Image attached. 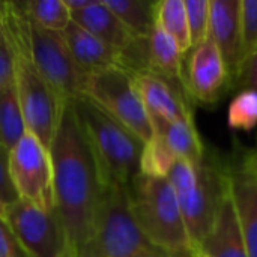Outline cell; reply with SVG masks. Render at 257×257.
<instances>
[{"label": "cell", "mask_w": 257, "mask_h": 257, "mask_svg": "<svg viewBox=\"0 0 257 257\" xmlns=\"http://www.w3.org/2000/svg\"><path fill=\"white\" fill-rule=\"evenodd\" d=\"M50 152L54 167L56 209L75 257L92 233L105 185L71 101L65 107Z\"/></svg>", "instance_id": "obj_1"}, {"label": "cell", "mask_w": 257, "mask_h": 257, "mask_svg": "<svg viewBox=\"0 0 257 257\" xmlns=\"http://www.w3.org/2000/svg\"><path fill=\"white\" fill-rule=\"evenodd\" d=\"M96 161L102 184L128 187L140 175L145 143L90 99L71 101Z\"/></svg>", "instance_id": "obj_2"}, {"label": "cell", "mask_w": 257, "mask_h": 257, "mask_svg": "<svg viewBox=\"0 0 257 257\" xmlns=\"http://www.w3.org/2000/svg\"><path fill=\"white\" fill-rule=\"evenodd\" d=\"M126 188L134 220L154 247L173 257H193L197 253L167 178L139 175Z\"/></svg>", "instance_id": "obj_3"}, {"label": "cell", "mask_w": 257, "mask_h": 257, "mask_svg": "<svg viewBox=\"0 0 257 257\" xmlns=\"http://www.w3.org/2000/svg\"><path fill=\"white\" fill-rule=\"evenodd\" d=\"M167 179L176 193L191 242L199 251L220 202L229 193L227 164L206 151L199 164L176 160Z\"/></svg>", "instance_id": "obj_4"}, {"label": "cell", "mask_w": 257, "mask_h": 257, "mask_svg": "<svg viewBox=\"0 0 257 257\" xmlns=\"http://www.w3.org/2000/svg\"><path fill=\"white\" fill-rule=\"evenodd\" d=\"M5 29L15 53V92L26 128L50 149L69 101H65L35 66L11 2Z\"/></svg>", "instance_id": "obj_5"}, {"label": "cell", "mask_w": 257, "mask_h": 257, "mask_svg": "<svg viewBox=\"0 0 257 257\" xmlns=\"http://www.w3.org/2000/svg\"><path fill=\"white\" fill-rule=\"evenodd\" d=\"M151 247L131 212L128 188L107 185L92 233L75 257H134Z\"/></svg>", "instance_id": "obj_6"}, {"label": "cell", "mask_w": 257, "mask_h": 257, "mask_svg": "<svg viewBox=\"0 0 257 257\" xmlns=\"http://www.w3.org/2000/svg\"><path fill=\"white\" fill-rule=\"evenodd\" d=\"M29 53L39 74L65 99L74 101L84 95L87 75L75 63L60 32L41 29L30 23L17 3H12Z\"/></svg>", "instance_id": "obj_7"}, {"label": "cell", "mask_w": 257, "mask_h": 257, "mask_svg": "<svg viewBox=\"0 0 257 257\" xmlns=\"http://www.w3.org/2000/svg\"><path fill=\"white\" fill-rule=\"evenodd\" d=\"M83 96L130 130L143 143L154 139L152 120L140 96L136 77L123 68L113 66L89 75Z\"/></svg>", "instance_id": "obj_8"}, {"label": "cell", "mask_w": 257, "mask_h": 257, "mask_svg": "<svg viewBox=\"0 0 257 257\" xmlns=\"http://www.w3.org/2000/svg\"><path fill=\"white\" fill-rule=\"evenodd\" d=\"M9 176L20 200L42 211L56 209L51 152L29 131L9 151Z\"/></svg>", "instance_id": "obj_9"}, {"label": "cell", "mask_w": 257, "mask_h": 257, "mask_svg": "<svg viewBox=\"0 0 257 257\" xmlns=\"http://www.w3.org/2000/svg\"><path fill=\"white\" fill-rule=\"evenodd\" d=\"M5 220L30 257H72L57 209L42 211L18 199L8 206Z\"/></svg>", "instance_id": "obj_10"}, {"label": "cell", "mask_w": 257, "mask_h": 257, "mask_svg": "<svg viewBox=\"0 0 257 257\" xmlns=\"http://www.w3.org/2000/svg\"><path fill=\"white\" fill-rule=\"evenodd\" d=\"M184 80L191 99L203 104L218 101L232 84L223 56L211 39L187 53V72L184 74Z\"/></svg>", "instance_id": "obj_11"}, {"label": "cell", "mask_w": 257, "mask_h": 257, "mask_svg": "<svg viewBox=\"0 0 257 257\" xmlns=\"http://www.w3.org/2000/svg\"><path fill=\"white\" fill-rule=\"evenodd\" d=\"M227 176L247 254L257 257V164L254 154H245L236 161L229 163Z\"/></svg>", "instance_id": "obj_12"}, {"label": "cell", "mask_w": 257, "mask_h": 257, "mask_svg": "<svg viewBox=\"0 0 257 257\" xmlns=\"http://www.w3.org/2000/svg\"><path fill=\"white\" fill-rule=\"evenodd\" d=\"M209 39L221 53L232 83L239 81L244 65L241 0H211Z\"/></svg>", "instance_id": "obj_13"}, {"label": "cell", "mask_w": 257, "mask_h": 257, "mask_svg": "<svg viewBox=\"0 0 257 257\" xmlns=\"http://www.w3.org/2000/svg\"><path fill=\"white\" fill-rule=\"evenodd\" d=\"M134 77L151 119H163L167 122L194 120L190 105L191 96L185 86L154 74Z\"/></svg>", "instance_id": "obj_14"}, {"label": "cell", "mask_w": 257, "mask_h": 257, "mask_svg": "<svg viewBox=\"0 0 257 257\" xmlns=\"http://www.w3.org/2000/svg\"><path fill=\"white\" fill-rule=\"evenodd\" d=\"M199 253L206 257H248L230 187L218 205L212 227L202 242Z\"/></svg>", "instance_id": "obj_15"}, {"label": "cell", "mask_w": 257, "mask_h": 257, "mask_svg": "<svg viewBox=\"0 0 257 257\" xmlns=\"http://www.w3.org/2000/svg\"><path fill=\"white\" fill-rule=\"evenodd\" d=\"M63 38L75 63L87 77L113 66H120V53L117 50L90 35L74 21L63 32Z\"/></svg>", "instance_id": "obj_16"}, {"label": "cell", "mask_w": 257, "mask_h": 257, "mask_svg": "<svg viewBox=\"0 0 257 257\" xmlns=\"http://www.w3.org/2000/svg\"><path fill=\"white\" fill-rule=\"evenodd\" d=\"M72 21L119 53H122L134 39L104 0H93L89 8L72 14Z\"/></svg>", "instance_id": "obj_17"}, {"label": "cell", "mask_w": 257, "mask_h": 257, "mask_svg": "<svg viewBox=\"0 0 257 257\" xmlns=\"http://www.w3.org/2000/svg\"><path fill=\"white\" fill-rule=\"evenodd\" d=\"M154 133L173 152L178 160L199 164L206 154V148L200 140L194 120L167 122L163 119H151Z\"/></svg>", "instance_id": "obj_18"}, {"label": "cell", "mask_w": 257, "mask_h": 257, "mask_svg": "<svg viewBox=\"0 0 257 257\" xmlns=\"http://www.w3.org/2000/svg\"><path fill=\"white\" fill-rule=\"evenodd\" d=\"M149 39L151 74L167 78L173 83L185 86L184 80V53L173 38L163 29L155 26Z\"/></svg>", "instance_id": "obj_19"}, {"label": "cell", "mask_w": 257, "mask_h": 257, "mask_svg": "<svg viewBox=\"0 0 257 257\" xmlns=\"http://www.w3.org/2000/svg\"><path fill=\"white\" fill-rule=\"evenodd\" d=\"M134 38H148L155 29V2L104 0Z\"/></svg>", "instance_id": "obj_20"}, {"label": "cell", "mask_w": 257, "mask_h": 257, "mask_svg": "<svg viewBox=\"0 0 257 257\" xmlns=\"http://www.w3.org/2000/svg\"><path fill=\"white\" fill-rule=\"evenodd\" d=\"M155 24L175 39L184 54L191 50L188 17L184 0L155 2Z\"/></svg>", "instance_id": "obj_21"}, {"label": "cell", "mask_w": 257, "mask_h": 257, "mask_svg": "<svg viewBox=\"0 0 257 257\" xmlns=\"http://www.w3.org/2000/svg\"><path fill=\"white\" fill-rule=\"evenodd\" d=\"M21 12L35 26L63 33L72 23V15L63 0H41V2H15Z\"/></svg>", "instance_id": "obj_22"}, {"label": "cell", "mask_w": 257, "mask_h": 257, "mask_svg": "<svg viewBox=\"0 0 257 257\" xmlns=\"http://www.w3.org/2000/svg\"><path fill=\"white\" fill-rule=\"evenodd\" d=\"M27 128L15 92V86L0 93V145L11 151Z\"/></svg>", "instance_id": "obj_23"}, {"label": "cell", "mask_w": 257, "mask_h": 257, "mask_svg": "<svg viewBox=\"0 0 257 257\" xmlns=\"http://www.w3.org/2000/svg\"><path fill=\"white\" fill-rule=\"evenodd\" d=\"M176 160L178 158L166 146V143L160 137L154 136V139L143 146L140 175L149 178H167Z\"/></svg>", "instance_id": "obj_24"}, {"label": "cell", "mask_w": 257, "mask_h": 257, "mask_svg": "<svg viewBox=\"0 0 257 257\" xmlns=\"http://www.w3.org/2000/svg\"><path fill=\"white\" fill-rule=\"evenodd\" d=\"M227 123L232 130L251 131L257 126V92L244 89L229 105Z\"/></svg>", "instance_id": "obj_25"}, {"label": "cell", "mask_w": 257, "mask_h": 257, "mask_svg": "<svg viewBox=\"0 0 257 257\" xmlns=\"http://www.w3.org/2000/svg\"><path fill=\"white\" fill-rule=\"evenodd\" d=\"M184 2L188 17L191 48H196L209 39L211 0H184Z\"/></svg>", "instance_id": "obj_26"}, {"label": "cell", "mask_w": 257, "mask_h": 257, "mask_svg": "<svg viewBox=\"0 0 257 257\" xmlns=\"http://www.w3.org/2000/svg\"><path fill=\"white\" fill-rule=\"evenodd\" d=\"M241 30L242 60L245 65L257 51V0H241Z\"/></svg>", "instance_id": "obj_27"}, {"label": "cell", "mask_w": 257, "mask_h": 257, "mask_svg": "<svg viewBox=\"0 0 257 257\" xmlns=\"http://www.w3.org/2000/svg\"><path fill=\"white\" fill-rule=\"evenodd\" d=\"M15 86V53L11 38L3 29L0 32V93Z\"/></svg>", "instance_id": "obj_28"}, {"label": "cell", "mask_w": 257, "mask_h": 257, "mask_svg": "<svg viewBox=\"0 0 257 257\" xmlns=\"http://www.w3.org/2000/svg\"><path fill=\"white\" fill-rule=\"evenodd\" d=\"M0 200L8 208L18 200L9 176V151L0 145Z\"/></svg>", "instance_id": "obj_29"}, {"label": "cell", "mask_w": 257, "mask_h": 257, "mask_svg": "<svg viewBox=\"0 0 257 257\" xmlns=\"http://www.w3.org/2000/svg\"><path fill=\"white\" fill-rule=\"evenodd\" d=\"M0 257H30L5 218H0Z\"/></svg>", "instance_id": "obj_30"}, {"label": "cell", "mask_w": 257, "mask_h": 257, "mask_svg": "<svg viewBox=\"0 0 257 257\" xmlns=\"http://www.w3.org/2000/svg\"><path fill=\"white\" fill-rule=\"evenodd\" d=\"M239 81H242L247 89H253L257 92V53L245 62Z\"/></svg>", "instance_id": "obj_31"}, {"label": "cell", "mask_w": 257, "mask_h": 257, "mask_svg": "<svg viewBox=\"0 0 257 257\" xmlns=\"http://www.w3.org/2000/svg\"><path fill=\"white\" fill-rule=\"evenodd\" d=\"M63 2H65L66 8L69 9L71 15L75 14V12H80V11L86 9V8H89L93 3V0H63Z\"/></svg>", "instance_id": "obj_32"}, {"label": "cell", "mask_w": 257, "mask_h": 257, "mask_svg": "<svg viewBox=\"0 0 257 257\" xmlns=\"http://www.w3.org/2000/svg\"><path fill=\"white\" fill-rule=\"evenodd\" d=\"M134 257H173L172 254H169V253H166V251H163V250H160V248H157V247H151V248H148V250H145L143 253H140V254H137V256Z\"/></svg>", "instance_id": "obj_33"}, {"label": "cell", "mask_w": 257, "mask_h": 257, "mask_svg": "<svg viewBox=\"0 0 257 257\" xmlns=\"http://www.w3.org/2000/svg\"><path fill=\"white\" fill-rule=\"evenodd\" d=\"M9 12V2H0V32L6 27Z\"/></svg>", "instance_id": "obj_34"}, {"label": "cell", "mask_w": 257, "mask_h": 257, "mask_svg": "<svg viewBox=\"0 0 257 257\" xmlns=\"http://www.w3.org/2000/svg\"><path fill=\"white\" fill-rule=\"evenodd\" d=\"M6 209H8V208H6V206L2 203V200H0V218H5V217H6Z\"/></svg>", "instance_id": "obj_35"}, {"label": "cell", "mask_w": 257, "mask_h": 257, "mask_svg": "<svg viewBox=\"0 0 257 257\" xmlns=\"http://www.w3.org/2000/svg\"><path fill=\"white\" fill-rule=\"evenodd\" d=\"M193 257H206V256H203L202 253H199V251H197V253H196V254H194V256H193Z\"/></svg>", "instance_id": "obj_36"}, {"label": "cell", "mask_w": 257, "mask_h": 257, "mask_svg": "<svg viewBox=\"0 0 257 257\" xmlns=\"http://www.w3.org/2000/svg\"><path fill=\"white\" fill-rule=\"evenodd\" d=\"M254 157H256V164H257V152H256V154H254Z\"/></svg>", "instance_id": "obj_37"}, {"label": "cell", "mask_w": 257, "mask_h": 257, "mask_svg": "<svg viewBox=\"0 0 257 257\" xmlns=\"http://www.w3.org/2000/svg\"><path fill=\"white\" fill-rule=\"evenodd\" d=\"M256 53H257V51H256Z\"/></svg>", "instance_id": "obj_38"}]
</instances>
